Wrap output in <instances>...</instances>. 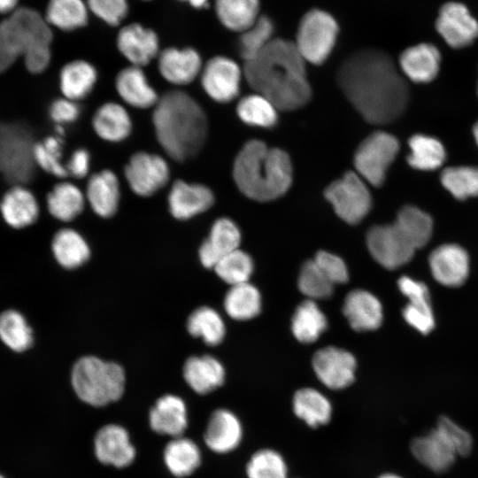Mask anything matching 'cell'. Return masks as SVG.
<instances>
[{"label":"cell","instance_id":"6da1fadb","mask_svg":"<svg viewBox=\"0 0 478 478\" xmlns=\"http://www.w3.org/2000/svg\"><path fill=\"white\" fill-rule=\"evenodd\" d=\"M336 80L349 102L370 124L392 123L407 107L405 77L381 50L367 48L351 54L339 66Z\"/></svg>","mask_w":478,"mask_h":478},{"label":"cell","instance_id":"7a4b0ae2","mask_svg":"<svg viewBox=\"0 0 478 478\" xmlns=\"http://www.w3.org/2000/svg\"><path fill=\"white\" fill-rule=\"evenodd\" d=\"M243 73L256 93L281 111L298 109L312 96L305 61L294 42L274 38L260 53L245 61Z\"/></svg>","mask_w":478,"mask_h":478},{"label":"cell","instance_id":"3957f363","mask_svg":"<svg viewBox=\"0 0 478 478\" xmlns=\"http://www.w3.org/2000/svg\"><path fill=\"white\" fill-rule=\"evenodd\" d=\"M156 138L165 152L178 162L187 161L202 150L207 136L204 111L187 92L167 91L153 107Z\"/></svg>","mask_w":478,"mask_h":478},{"label":"cell","instance_id":"277c9868","mask_svg":"<svg viewBox=\"0 0 478 478\" xmlns=\"http://www.w3.org/2000/svg\"><path fill=\"white\" fill-rule=\"evenodd\" d=\"M233 177L239 190L247 197L260 202L274 200L285 194L291 185L290 158L281 149L251 140L234 161Z\"/></svg>","mask_w":478,"mask_h":478},{"label":"cell","instance_id":"5b68a950","mask_svg":"<svg viewBox=\"0 0 478 478\" xmlns=\"http://www.w3.org/2000/svg\"><path fill=\"white\" fill-rule=\"evenodd\" d=\"M50 24L36 11L22 7L0 23V73L19 57L25 63L40 64L51 58Z\"/></svg>","mask_w":478,"mask_h":478},{"label":"cell","instance_id":"8992f818","mask_svg":"<svg viewBox=\"0 0 478 478\" xmlns=\"http://www.w3.org/2000/svg\"><path fill=\"white\" fill-rule=\"evenodd\" d=\"M71 382L81 401L92 406H104L123 395L125 373L117 363L87 356L74 364Z\"/></svg>","mask_w":478,"mask_h":478},{"label":"cell","instance_id":"52a82bcc","mask_svg":"<svg viewBox=\"0 0 478 478\" xmlns=\"http://www.w3.org/2000/svg\"><path fill=\"white\" fill-rule=\"evenodd\" d=\"M338 30L337 22L331 14L312 9L301 19L294 43L305 62L320 65L335 47Z\"/></svg>","mask_w":478,"mask_h":478},{"label":"cell","instance_id":"ba28073f","mask_svg":"<svg viewBox=\"0 0 478 478\" xmlns=\"http://www.w3.org/2000/svg\"><path fill=\"white\" fill-rule=\"evenodd\" d=\"M398 150L399 142L393 135L383 131L371 134L358 145L354 155L358 175L373 186H382Z\"/></svg>","mask_w":478,"mask_h":478},{"label":"cell","instance_id":"9c48e42d","mask_svg":"<svg viewBox=\"0 0 478 478\" xmlns=\"http://www.w3.org/2000/svg\"><path fill=\"white\" fill-rule=\"evenodd\" d=\"M324 195L338 217L348 224L359 223L372 206L367 186L354 172H348L333 181L325 189Z\"/></svg>","mask_w":478,"mask_h":478},{"label":"cell","instance_id":"30bf717a","mask_svg":"<svg viewBox=\"0 0 478 478\" xmlns=\"http://www.w3.org/2000/svg\"><path fill=\"white\" fill-rule=\"evenodd\" d=\"M130 189L137 196H153L168 182L170 169L166 159L155 153L137 151L124 167Z\"/></svg>","mask_w":478,"mask_h":478},{"label":"cell","instance_id":"8fae6325","mask_svg":"<svg viewBox=\"0 0 478 478\" xmlns=\"http://www.w3.org/2000/svg\"><path fill=\"white\" fill-rule=\"evenodd\" d=\"M366 245L374 259L388 269L404 266L415 251L395 223L371 227L366 234Z\"/></svg>","mask_w":478,"mask_h":478},{"label":"cell","instance_id":"7c38bea8","mask_svg":"<svg viewBox=\"0 0 478 478\" xmlns=\"http://www.w3.org/2000/svg\"><path fill=\"white\" fill-rule=\"evenodd\" d=\"M436 28L454 49L469 46L478 37V21L466 6L459 2H447L440 7Z\"/></svg>","mask_w":478,"mask_h":478},{"label":"cell","instance_id":"4fadbf2b","mask_svg":"<svg viewBox=\"0 0 478 478\" xmlns=\"http://www.w3.org/2000/svg\"><path fill=\"white\" fill-rule=\"evenodd\" d=\"M200 75L204 92L215 102L229 103L238 96L242 72L234 60L214 57L203 66Z\"/></svg>","mask_w":478,"mask_h":478},{"label":"cell","instance_id":"5bb4252c","mask_svg":"<svg viewBox=\"0 0 478 478\" xmlns=\"http://www.w3.org/2000/svg\"><path fill=\"white\" fill-rule=\"evenodd\" d=\"M312 364L319 380L329 389H342L354 381L356 359L345 350L334 346L320 349Z\"/></svg>","mask_w":478,"mask_h":478},{"label":"cell","instance_id":"9a60e30c","mask_svg":"<svg viewBox=\"0 0 478 478\" xmlns=\"http://www.w3.org/2000/svg\"><path fill=\"white\" fill-rule=\"evenodd\" d=\"M167 201L172 216L184 220L211 208L214 194L204 184L176 180L171 186Z\"/></svg>","mask_w":478,"mask_h":478},{"label":"cell","instance_id":"2e32d148","mask_svg":"<svg viewBox=\"0 0 478 478\" xmlns=\"http://www.w3.org/2000/svg\"><path fill=\"white\" fill-rule=\"evenodd\" d=\"M429 266L434 278L442 285L459 287L469 274V257L459 245L446 243L429 255Z\"/></svg>","mask_w":478,"mask_h":478},{"label":"cell","instance_id":"e0dca14e","mask_svg":"<svg viewBox=\"0 0 478 478\" xmlns=\"http://www.w3.org/2000/svg\"><path fill=\"white\" fill-rule=\"evenodd\" d=\"M94 450L101 463L120 468L129 466L135 458L127 431L117 424L105 425L96 432Z\"/></svg>","mask_w":478,"mask_h":478},{"label":"cell","instance_id":"ac0fdd59","mask_svg":"<svg viewBox=\"0 0 478 478\" xmlns=\"http://www.w3.org/2000/svg\"><path fill=\"white\" fill-rule=\"evenodd\" d=\"M158 67L161 76L175 86L191 83L200 74V55L192 48H167L158 54Z\"/></svg>","mask_w":478,"mask_h":478},{"label":"cell","instance_id":"d6986e66","mask_svg":"<svg viewBox=\"0 0 478 478\" xmlns=\"http://www.w3.org/2000/svg\"><path fill=\"white\" fill-rule=\"evenodd\" d=\"M158 38L156 33L140 24L122 27L117 36L120 53L132 66H144L158 54Z\"/></svg>","mask_w":478,"mask_h":478},{"label":"cell","instance_id":"ffe728a7","mask_svg":"<svg viewBox=\"0 0 478 478\" xmlns=\"http://www.w3.org/2000/svg\"><path fill=\"white\" fill-rule=\"evenodd\" d=\"M441 53L436 46L421 42L406 48L399 57V67L406 78L416 83H428L438 74Z\"/></svg>","mask_w":478,"mask_h":478},{"label":"cell","instance_id":"44dd1931","mask_svg":"<svg viewBox=\"0 0 478 478\" xmlns=\"http://www.w3.org/2000/svg\"><path fill=\"white\" fill-rule=\"evenodd\" d=\"M85 197L96 215L112 217L118 211L120 199L117 175L109 169L93 173L87 181Z\"/></svg>","mask_w":478,"mask_h":478},{"label":"cell","instance_id":"7402d4cb","mask_svg":"<svg viewBox=\"0 0 478 478\" xmlns=\"http://www.w3.org/2000/svg\"><path fill=\"white\" fill-rule=\"evenodd\" d=\"M410 448L420 463L436 473L450 469L458 456L449 442L436 428L413 439Z\"/></svg>","mask_w":478,"mask_h":478},{"label":"cell","instance_id":"603a6c76","mask_svg":"<svg viewBox=\"0 0 478 478\" xmlns=\"http://www.w3.org/2000/svg\"><path fill=\"white\" fill-rule=\"evenodd\" d=\"M115 89L123 102L138 109L154 107L159 99L142 67L132 65L118 73Z\"/></svg>","mask_w":478,"mask_h":478},{"label":"cell","instance_id":"cb8c5ba5","mask_svg":"<svg viewBox=\"0 0 478 478\" xmlns=\"http://www.w3.org/2000/svg\"><path fill=\"white\" fill-rule=\"evenodd\" d=\"M0 212L10 227L23 228L36 221L40 207L35 194L29 189L16 184L4 194L0 201Z\"/></svg>","mask_w":478,"mask_h":478},{"label":"cell","instance_id":"d4e9b609","mask_svg":"<svg viewBox=\"0 0 478 478\" xmlns=\"http://www.w3.org/2000/svg\"><path fill=\"white\" fill-rule=\"evenodd\" d=\"M343 312L350 326L356 331L378 328L383 319L379 299L364 289L351 291L345 297Z\"/></svg>","mask_w":478,"mask_h":478},{"label":"cell","instance_id":"484cf974","mask_svg":"<svg viewBox=\"0 0 478 478\" xmlns=\"http://www.w3.org/2000/svg\"><path fill=\"white\" fill-rule=\"evenodd\" d=\"M240 242L241 233L235 222L227 218L218 219L199 249L201 263L207 268H214L223 256L238 249Z\"/></svg>","mask_w":478,"mask_h":478},{"label":"cell","instance_id":"4316f807","mask_svg":"<svg viewBox=\"0 0 478 478\" xmlns=\"http://www.w3.org/2000/svg\"><path fill=\"white\" fill-rule=\"evenodd\" d=\"M152 430L160 435L181 436L188 427V414L184 401L175 395L158 398L149 413Z\"/></svg>","mask_w":478,"mask_h":478},{"label":"cell","instance_id":"83f0119b","mask_svg":"<svg viewBox=\"0 0 478 478\" xmlns=\"http://www.w3.org/2000/svg\"><path fill=\"white\" fill-rule=\"evenodd\" d=\"M242 426L238 418L230 411H214L204 432L205 444L217 453H226L235 449L242 439Z\"/></svg>","mask_w":478,"mask_h":478},{"label":"cell","instance_id":"f1b7e54d","mask_svg":"<svg viewBox=\"0 0 478 478\" xmlns=\"http://www.w3.org/2000/svg\"><path fill=\"white\" fill-rule=\"evenodd\" d=\"M95 133L102 140L109 143H120L131 134L133 123L126 108L116 102L101 104L92 118Z\"/></svg>","mask_w":478,"mask_h":478},{"label":"cell","instance_id":"f546056e","mask_svg":"<svg viewBox=\"0 0 478 478\" xmlns=\"http://www.w3.org/2000/svg\"><path fill=\"white\" fill-rule=\"evenodd\" d=\"M183 376L195 392L203 395L224 382L225 370L221 363L212 356H193L184 364Z\"/></svg>","mask_w":478,"mask_h":478},{"label":"cell","instance_id":"4dcf8cb0","mask_svg":"<svg viewBox=\"0 0 478 478\" xmlns=\"http://www.w3.org/2000/svg\"><path fill=\"white\" fill-rule=\"evenodd\" d=\"M96 81L95 66L81 59L66 64L59 73V88L63 96L76 102L91 93Z\"/></svg>","mask_w":478,"mask_h":478},{"label":"cell","instance_id":"1f68e13d","mask_svg":"<svg viewBox=\"0 0 478 478\" xmlns=\"http://www.w3.org/2000/svg\"><path fill=\"white\" fill-rule=\"evenodd\" d=\"M46 203L52 217L61 221H71L83 211L86 197L73 183L60 181L48 193Z\"/></svg>","mask_w":478,"mask_h":478},{"label":"cell","instance_id":"d6a6232c","mask_svg":"<svg viewBox=\"0 0 478 478\" xmlns=\"http://www.w3.org/2000/svg\"><path fill=\"white\" fill-rule=\"evenodd\" d=\"M410 153L407 156L409 166L420 171H434L441 167L446 159V150L437 138L416 134L408 141Z\"/></svg>","mask_w":478,"mask_h":478},{"label":"cell","instance_id":"836d02e7","mask_svg":"<svg viewBox=\"0 0 478 478\" xmlns=\"http://www.w3.org/2000/svg\"><path fill=\"white\" fill-rule=\"evenodd\" d=\"M51 247L57 261L67 269L83 265L90 255L85 239L72 228L59 229L52 239Z\"/></svg>","mask_w":478,"mask_h":478},{"label":"cell","instance_id":"e575fe53","mask_svg":"<svg viewBox=\"0 0 478 478\" xmlns=\"http://www.w3.org/2000/svg\"><path fill=\"white\" fill-rule=\"evenodd\" d=\"M164 460L172 474L185 477L191 474L201 463V452L195 442L178 436L173 437L164 450Z\"/></svg>","mask_w":478,"mask_h":478},{"label":"cell","instance_id":"d590c367","mask_svg":"<svg viewBox=\"0 0 478 478\" xmlns=\"http://www.w3.org/2000/svg\"><path fill=\"white\" fill-rule=\"evenodd\" d=\"M328 321L325 314L313 300L307 299L296 309L292 320L291 331L301 343H311L316 341L325 331Z\"/></svg>","mask_w":478,"mask_h":478},{"label":"cell","instance_id":"8d00e7d4","mask_svg":"<svg viewBox=\"0 0 478 478\" xmlns=\"http://www.w3.org/2000/svg\"><path fill=\"white\" fill-rule=\"evenodd\" d=\"M293 410L298 418L312 428L328 423L332 412L328 399L312 388H304L296 392Z\"/></svg>","mask_w":478,"mask_h":478},{"label":"cell","instance_id":"74e56055","mask_svg":"<svg viewBox=\"0 0 478 478\" xmlns=\"http://www.w3.org/2000/svg\"><path fill=\"white\" fill-rule=\"evenodd\" d=\"M224 308L227 315L235 320H251L260 312V293L249 281L233 285L225 296Z\"/></svg>","mask_w":478,"mask_h":478},{"label":"cell","instance_id":"f35d334b","mask_svg":"<svg viewBox=\"0 0 478 478\" xmlns=\"http://www.w3.org/2000/svg\"><path fill=\"white\" fill-rule=\"evenodd\" d=\"M216 14L228 29L243 32L258 18V0H216Z\"/></svg>","mask_w":478,"mask_h":478},{"label":"cell","instance_id":"ab89813d","mask_svg":"<svg viewBox=\"0 0 478 478\" xmlns=\"http://www.w3.org/2000/svg\"><path fill=\"white\" fill-rule=\"evenodd\" d=\"M394 223L415 250L425 246L431 238L433 232L431 217L414 205L402 207Z\"/></svg>","mask_w":478,"mask_h":478},{"label":"cell","instance_id":"60d3db41","mask_svg":"<svg viewBox=\"0 0 478 478\" xmlns=\"http://www.w3.org/2000/svg\"><path fill=\"white\" fill-rule=\"evenodd\" d=\"M187 328L191 335L203 339L208 345L221 343L226 331L220 315L208 306L199 307L189 315Z\"/></svg>","mask_w":478,"mask_h":478},{"label":"cell","instance_id":"b9f144b4","mask_svg":"<svg viewBox=\"0 0 478 478\" xmlns=\"http://www.w3.org/2000/svg\"><path fill=\"white\" fill-rule=\"evenodd\" d=\"M45 19L62 30H73L86 25L87 7L81 0H50Z\"/></svg>","mask_w":478,"mask_h":478},{"label":"cell","instance_id":"7bdbcfd3","mask_svg":"<svg viewBox=\"0 0 478 478\" xmlns=\"http://www.w3.org/2000/svg\"><path fill=\"white\" fill-rule=\"evenodd\" d=\"M277 111L267 98L258 93L243 97L236 106L237 115L244 123L264 128L277 123Z\"/></svg>","mask_w":478,"mask_h":478},{"label":"cell","instance_id":"ee69618b","mask_svg":"<svg viewBox=\"0 0 478 478\" xmlns=\"http://www.w3.org/2000/svg\"><path fill=\"white\" fill-rule=\"evenodd\" d=\"M440 181L456 199L478 197V166H459L445 168Z\"/></svg>","mask_w":478,"mask_h":478},{"label":"cell","instance_id":"f6af8a7d","mask_svg":"<svg viewBox=\"0 0 478 478\" xmlns=\"http://www.w3.org/2000/svg\"><path fill=\"white\" fill-rule=\"evenodd\" d=\"M0 338L10 349L23 351L32 345V329L22 314L8 310L0 314Z\"/></svg>","mask_w":478,"mask_h":478},{"label":"cell","instance_id":"bcb514c9","mask_svg":"<svg viewBox=\"0 0 478 478\" xmlns=\"http://www.w3.org/2000/svg\"><path fill=\"white\" fill-rule=\"evenodd\" d=\"M273 34L274 24L266 15H259L250 27L242 32L239 52L244 62L260 53L274 39Z\"/></svg>","mask_w":478,"mask_h":478},{"label":"cell","instance_id":"7dc6e473","mask_svg":"<svg viewBox=\"0 0 478 478\" xmlns=\"http://www.w3.org/2000/svg\"><path fill=\"white\" fill-rule=\"evenodd\" d=\"M33 159L43 171L58 178L68 175L62 163V140L60 136H48L33 145Z\"/></svg>","mask_w":478,"mask_h":478},{"label":"cell","instance_id":"c3c4849f","mask_svg":"<svg viewBox=\"0 0 478 478\" xmlns=\"http://www.w3.org/2000/svg\"><path fill=\"white\" fill-rule=\"evenodd\" d=\"M253 266L250 255L237 249L223 256L214 270L222 281L233 286L249 281Z\"/></svg>","mask_w":478,"mask_h":478},{"label":"cell","instance_id":"681fc988","mask_svg":"<svg viewBox=\"0 0 478 478\" xmlns=\"http://www.w3.org/2000/svg\"><path fill=\"white\" fill-rule=\"evenodd\" d=\"M297 287L310 300L331 297L334 284L325 276L313 259L305 261L299 272Z\"/></svg>","mask_w":478,"mask_h":478},{"label":"cell","instance_id":"f907efd6","mask_svg":"<svg viewBox=\"0 0 478 478\" xmlns=\"http://www.w3.org/2000/svg\"><path fill=\"white\" fill-rule=\"evenodd\" d=\"M246 473L248 478H287V466L277 451L263 449L251 456Z\"/></svg>","mask_w":478,"mask_h":478},{"label":"cell","instance_id":"816d5d0a","mask_svg":"<svg viewBox=\"0 0 478 478\" xmlns=\"http://www.w3.org/2000/svg\"><path fill=\"white\" fill-rule=\"evenodd\" d=\"M449 442L457 455L466 456L473 446L472 436L451 419L442 416L436 428Z\"/></svg>","mask_w":478,"mask_h":478},{"label":"cell","instance_id":"f5cc1de1","mask_svg":"<svg viewBox=\"0 0 478 478\" xmlns=\"http://www.w3.org/2000/svg\"><path fill=\"white\" fill-rule=\"evenodd\" d=\"M313 260L334 285L344 283L348 281V269L340 257L325 251H320Z\"/></svg>","mask_w":478,"mask_h":478},{"label":"cell","instance_id":"db71d44e","mask_svg":"<svg viewBox=\"0 0 478 478\" xmlns=\"http://www.w3.org/2000/svg\"><path fill=\"white\" fill-rule=\"evenodd\" d=\"M88 5L94 14L106 23L116 26L127 15V0H88Z\"/></svg>","mask_w":478,"mask_h":478},{"label":"cell","instance_id":"11a10c76","mask_svg":"<svg viewBox=\"0 0 478 478\" xmlns=\"http://www.w3.org/2000/svg\"><path fill=\"white\" fill-rule=\"evenodd\" d=\"M403 316L408 324L422 334H428L434 328L435 319L430 305L409 303L403 310Z\"/></svg>","mask_w":478,"mask_h":478},{"label":"cell","instance_id":"9f6ffc18","mask_svg":"<svg viewBox=\"0 0 478 478\" xmlns=\"http://www.w3.org/2000/svg\"><path fill=\"white\" fill-rule=\"evenodd\" d=\"M50 119L58 126L75 121L80 115V107L76 101L65 96L54 100L49 108Z\"/></svg>","mask_w":478,"mask_h":478},{"label":"cell","instance_id":"6f0895ef","mask_svg":"<svg viewBox=\"0 0 478 478\" xmlns=\"http://www.w3.org/2000/svg\"><path fill=\"white\" fill-rule=\"evenodd\" d=\"M400 291L409 299L410 304L427 305L429 304V292L427 286L410 277L403 276L398 280Z\"/></svg>","mask_w":478,"mask_h":478},{"label":"cell","instance_id":"680465c9","mask_svg":"<svg viewBox=\"0 0 478 478\" xmlns=\"http://www.w3.org/2000/svg\"><path fill=\"white\" fill-rule=\"evenodd\" d=\"M90 159V153L88 150L84 148L75 150L66 166L68 175L77 179L87 176L89 172Z\"/></svg>","mask_w":478,"mask_h":478},{"label":"cell","instance_id":"91938a15","mask_svg":"<svg viewBox=\"0 0 478 478\" xmlns=\"http://www.w3.org/2000/svg\"><path fill=\"white\" fill-rule=\"evenodd\" d=\"M18 0H0V12H7L12 11Z\"/></svg>","mask_w":478,"mask_h":478},{"label":"cell","instance_id":"94428289","mask_svg":"<svg viewBox=\"0 0 478 478\" xmlns=\"http://www.w3.org/2000/svg\"><path fill=\"white\" fill-rule=\"evenodd\" d=\"M189 2L196 8H201L207 4V0H189Z\"/></svg>","mask_w":478,"mask_h":478},{"label":"cell","instance_id":"6125c7cd","mask_svg":"<svg viewBox=\"0 0 478 478\" xmlns=\"http://www.w3.org/2000/svg\"><path fill=\"white\" fill-rule=\"evenodd\" d=\"M473 135H474V138L475 140V143H476V144L478 146V120L474 125Z\"/></svg>","mask_w":478,"mask_h":478},{"label":"cell","instance_id":"be15d7a7","mask_svg":"<svg viewBox=\"0 0 478 478\" xmlns=\"http://www.w3.org/2000/svg\"><path fill=\"white\" fill-rule=\"evenodd\" d=\"M378 478H402V477L395 474H385L381 475Z\"/></svg>","mask_w":478,"mask_h":478},{"label":"cell","instance_id":"e7e4bbea","mask_svg":"<svg viewBox=\"0 0 478 478\" xmlns=\"http://www.w3.org/2000/svg\"><path fill=\"white\" fill-rule=\"evenodd\" d=\"M0 478H4L3 475L0 474Z\"/></svg>","mask_w":478,"mask_h":478},{"label":"cell","instance_id":"03108f58","mask_svg":"<svg viewBox=\"0 0 478 478\" xmlns=\"http://www.w3.org/2000/svg\"><path fill=\"white\" fill-rule=\"evenodd\" d=\"M477 95H478V83H477Z\"/></svg>","mask_w":478,"mask_h":478},{"label":"cell","instance_id":"003e7915","mask_svg":"<svg viewBox=\"0 0 478 478\" xmlns=\"http://www.w3.org/2000/svg\"><path fill=\"white\" fill-rule=\"evenodd\" d=\"M188 1H189V0H188Z\"/></svg>","mask_w":478,"mask_h":478}]
</instances>
